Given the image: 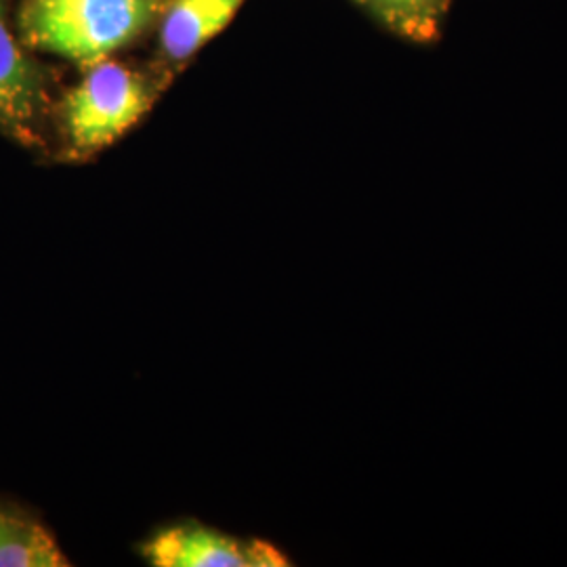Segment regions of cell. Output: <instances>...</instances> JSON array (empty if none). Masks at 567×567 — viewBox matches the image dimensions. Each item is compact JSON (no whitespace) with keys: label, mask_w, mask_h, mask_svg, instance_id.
I'll use <instances>...</instances> for the list:
<instances>
[{"label":"cell","mask_w":567,"mask_h":567,"mask_svg":"<svg viewBox=\"0 0 567 567\" xmlns=\"http://www.w3.org/2000/svg\"><path fill=\"white\" fill-rule=\"evenodd\" d=\"M152 105L147 84L118 63L100 61L65 100V128L82 152L116 142Z\"/></svg>","instance_id":"cell-2"},{"label":"cell","mask_w":567,"mask_h":567,"mask_svg":"<svg viewBox=\"0 0 567 567\" xmlns=\"http://www.w3.org/2000/svg\"><path fill=\"white\" fill-rule=\"evenodd\" d=\"M147 0H28L21 25L34 47L95 65L150 18Z\"/></svg>","instance_id":"cell-1"},{"label":"cell","mask_w":567,"mask_h":567,"mask_svg":"<svg viewBox=\"0 0 567 567\" xmlns=\"http://www.w3.org/2000/svg\"><path fill=\"white\" fill-rule=\"evenodd\" d=\"M243 4L244 0H177L164 20V51L177 61L194 55L224 30Z\"/></svg>","instance_id":"cell-4"},{"label":"cell","mask_w":567,"mask_h":567,"mask_svg":"<svg viewBox=\"0 0 567 567\" xmlns=\"http://www.w3.org/2000/svg\"><path fill=\"white\" fill-rule=\"evenodd\" d=\"M147 564L156 567H276L286 566L278 548L261 540H243L203 526H175L143 547Z\"/></svg>","instance_id":"cell-3"},{"label":"cell","mask_w":567,"mask_h":567,"mask_svg":"<svg viewBox=\"0 0 567 567\" xmlns=\"http://www.w3.org/2000/svg\"><path fill=\"white\" fill-rule=\"evenodd\" d=\"M374 2L389 4V7H402V9H408V7H416V4H423V2H426V0H374Z\"/></svg>","instance_id":"cell-7"},{"label":"cell","mask_w":567,"mask_h":567,"mask_svg":"<svg viewBox=\"0 0 567 567\" xmlns=\"http://www.w3.org/2000/svg\"><path fill=\"white\" fill-rule=\"evenodd\" d=\"M41 81L21 53L0 11V124L21 131L37 118Z\"/></svg>","instance_id":"cell-5"},{"label":"cell","mask_w":567,"mask_h":567,"mask_svg":"<svg viewBox=\"0 0 567 567\" xmlns=\"http://www.w3.org/2000/svg\"><path fill=\"white\" fill-rule=\"evenodd\" d=\"M70 566L53 534L20 508L0 505V567Z\"/></svg>","instance_id":"cell-6"}]
</instances>
